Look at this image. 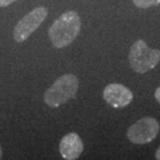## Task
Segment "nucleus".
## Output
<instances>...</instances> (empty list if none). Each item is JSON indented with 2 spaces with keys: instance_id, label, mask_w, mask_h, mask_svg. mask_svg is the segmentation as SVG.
<instances>
[{
  "instance_id": "9b49d317",
  "label": "nucleus",
  "mask_w": 160,
  "mask_h": 160,
  "mask_svg": "<svg viewBox=\"0 0 160 160\" xmlns=\"http://www.w3.org/2000/svg\"><path fill=\"white\" fill-rule=\"evenodd\" d=\"M155 157L156 159H158L160 160V146H159V148L156 150V153H155Z\"/></svg>"
},
{
  "instance_id": "423d86ee",
  "label": "nucleus",
  "mask_w": 160,
  "mask_h": 160,
  "mask_svg": "<svg viewBox=\"0 0 160 160\" xmlns=\"http://www.w3.org/2000/svg\"><path fill=\"white\" fill-rule=\"evenodd\" d=\"M103 99L113 108H123L132 102L133 92L121 83H110L104 88Z\"/></svg>"
},
{
  "instance_id": "7ed1b4c3",
  "label": "nucleus",
  "mask_w": 160,
  "mask_h": 160,
  "mask_svg": "<svg viewBox=\"0 0 160 160\" xmlns=\"http://www.w3.org/2000/svg\"><path fill=\"white\" fill-rule=\"evenodd\" d=\"M128 58L134 71L138 74H145L159 63L160 50L148 47L145 41L139 39L131 46Z\"/></svg>"
},
{
  "instance_id": "f8f14e48",
  "label": "nucleus",
  "mask_w": 160,
  "mask_h": 160,
  "mask_svg": "<svg viewBox=\"0 0 160 160\" xmlns=\"http://www.w3.org/2000/svg\"><path fill=\"white\" fill-rule=\"evenodd\" d=\"M2 158V148H1V146H0V159Z\"/></svg>"
},
{
  "instance_id": "1a4fd4ad",
  "label": "nucleus",
  "mask_w": 160,
  "mask_h": 160,
  "mask_svg": "<svg viewBox=\"0 0 160 160\" xmlns=\"http://www.w3.org/2000/svg\"><path fill=\"white\" fill-rule=\"evenodd\" d=\"M16 0H0V8H5V6L11 5Z\"/></svg>"
},
{
  "instance_id": "39448f33",
  "label": "nucleus",
  "mask_w": 160,
  "mask_h": 160,
  "mask_svg": "<svg viewBox=\"0 0 160 160\" xmlns=\"http://www.w3.org/2000/svg\"><path fill=\"white\" fill-rule=\"evenodd\" d=\"M47 15L48 9L45 6H38L25 15L15 26L14 40L17 43L26 41L41 26Z\"/></svg>"
},
{
  "instance_id": "6e6552de",
  "label": "nucleus",
  "mask_w": 160,
  "mask_h": 160,
  "mask_svg": "<svg viewBox=\"0 0 160 160\" xmlns=\"http://www.w3.org/2000/svg\"><path fill=\"white\" fill-rule=\"evenodd\" d=\"M134 5L139 8H148L160 4V0H132Z\"/></svg>"
},
{
  "instance_id": "f03ea898",
  "label": "nucleus",
  "mask_w": 160,
  "mask_h": 160,
  "mask_svg": "<svg viewBox=\"0 0 160 160\" xmlns=\"http://www.w3.org/2000/svg\"><path fill=\"white\" fill-rule=\"evenodd\" d=\"M79 88V80L74 74L68 73L57 78L44 92V102L47 106L57 108L75 98Z\"/></svg>"
},
{
  "instance_id": "0eeeda50",
  "label": "nucleus",
  "mask_w": 160,
  "mask_h": 160,
  "mask_svg": "<svg viewBox=\"0 0 160 160\" xmlns=\"http://www.w3.org/2000/svg\"><path fill=\"white\" fill-rule=\"evenodd\" d=\"M84 146L83 142L77 133L70 132L62 137L59 142V153L66 160L78 159L82 154Z\"/></svg>"
},
{
  "instance_id": "f257e3e1",
  "label": "nucleus",
  "mask_w": 160,
  "mask_h": 160,
  "mask_svg": "<svg viewBox=\"0 0 160 160\" xmlns=\"http://www.w3.org/2000/svg\"><path fill=\"white\" fill-rule=\"evenodd\" d=\"M81 29V20L74 11H69L60 15L53 22L48 30L52 45L57 49H62L73 43Z\"/></svg>"
},
{
  "instance_id": "9d476101",
  "label": "nucleus",
  "mask_w": 160,
  "mask_h": 160,
  "mask_svg": "<svg viewBox=\"0 0 160 160\" xmlns=\"http://www.w3.org/2000/svg\"><path fill=\"white\" fill-rule=\"evenodd\" d=\"M155 98H156V100H157L158 103L160 104V88H156V91H155Z\"/></svg>"
},
{
  "instance_id": "20e7f679",
  "label": "nucleus",
  "mask_w": 160,
  "mask_h": 160,
  "mask_svg": "<svg viewBox=\"0 0 160 160\" xmlns=\"http://www.w3.org/2000/svg\"><path fill=\"white\" fill-rule=\"evenodd\" d=\"M160 130L159 122L151 117H143L132 124L127 130V137L134 145H145L157 137Z\"/></svg>"
}]
</instances>
